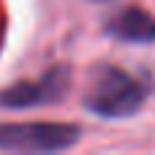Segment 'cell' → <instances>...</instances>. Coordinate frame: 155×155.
<instances>
[{
  "label": "cell",
  "instance_id": "4",
  "mask_svg": "<svg viewBox=\"0 0 155 155\" xmlns=\"http://www.w3.org/2000/svg\"><path fill=\"white\" fill-rule=\"evenodd\" d=\"M106 30L120 38V41H131V44H150L155 41V16L147 14L139 5H128L123 8L117 16L109 19Z\"/></svg>",
  "mask_w": 155,
  "mask_h": 155
},
{
  "label": "cell",
  "instance_id": "3",
  "mask_svg": "<svg viewBox=\"0 0 155 155\" xmlns=\"http://www.w3.org/2000/svg\"><path fill=\"white\" fill-rule=\"evenodd\" d=\"M68 68L54 65L52 71H46L38 82H19L14 87H8L0 95V104L8 109H27V106H38V104H49L63 98V93L68 90Z\"/></svg>",
  "mask_w": 155,
  "mask_h": 155
},
{
  "label": "cell",
  "instance_id": "5",
  "mask_svg": "<svg viewBox=\"0 0 155 155\" xmlns=\"http://www.w3.org/2000/svg\"><path fill=\"white\" fill-rule=\"evenodd\" d=\"M98 3H109V0H98Z\"/></svg>",
  "mask_w": 155,
  "mask_h": 155
},
{
  "label": "cell",
  "instance_id": "1",
  "mask_svg": "<svg viewBox=\"0 0 155 155\" xmlns=\"http://www.w3.org/2000/svg\"><path fill=\"white\" fill-rule=\"evenodd\" d=\"M144 101L147 84L114 65L101 68L93 82V90L84 98L87 109L98 117H131L144 106Z\"/></svg>",
  "mask_w": 155,
  "mask_h": 155
},
{
  "label": "cell",
  "instance_id": "2",
  "mask_svg": "<svg viewBox=\"0 0 155 155\" xmlns=\"http://www.w3.org/2000/svg\"><path fill=\"white\" fill-rule=\"evenodd\" d=\"M82 139V128L74 123H0V150L14 153H57Z\"/></svg>",
  "mask_w": 155,
  "mask_h": 155
}]
</instances>
